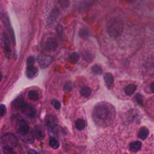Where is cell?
I'll list each match as a JSON object with an SVG mask.
<instances>
[{
    "mask_svg": "<svg viewBox=\"0 0 154 154\" xmlns=\"http://www.w3.org/2000/svg\"><path fill=\"white\" fill-rule=\"evenodd\" d=\"M124 28L123 22L121 19L114 17L110 19L106 26V31L112 37H118L122 35Z\"/></svg>",
    "mask_w": 154,
    "mask_h": 154,
    "instance_id": "1",
    "label": "cell"
},
{
    "mask_svg": "<svg viewBox=\"0 0 154 154\" xmlns=\"http://www.w3.org/2000/svg\"><path fill=\"white\" fill-rule=\"evenodd\" d=\"M14 106L19 109L24 114L29 117H33L36 113V109L34 105L26 102L22 98H17L14 101Z\"/></svg>",
    "mask_w": 154,
    "mask_h": 154,
    "instance_id": "2",
    "label": "cell"
},
{
    "mask_svg": "<svg viewBox=\"0 0 154 154\" xmlns=\"http://www.w3.org/2000/svg\"><path fill=\"white\" fill-rule=\"evenodd\" d=\"M109 114L108 107L104 103H99L94 108V114L100 120H105Z\"/></svg>",
    "mask_w": 154,
    "mask_h": 154,
    "instance_id": "3",
    "label": "cell"
},
{
    "mask_svg": "<svg viewBox=\"0 0 154 154\" xmlns=\"http://www.w3.org/2000/svg\"><path fill=\"white\" fill-rule=\"evenodd\" d=\"M2 41L3 50L5 55L8 58H10L11 55V41L9 35L7 34V32L4 30L2 31Z\"/></svg>",
    "mask_w": 154,
    "mask_h": 154,
    "instance_id": "4",
    "label": "cell"
},
{
    "mask_svg": "<svg viewBox=\"0 0 154 154\" xmlns=\"http://www.w3.org/2000/svg\"><path fill=\"white\" fill-rule=\"evenodd\" d=\"M3 143L4 144V146H8L10 147H14L17 145L18 140L17 138L12 134L7 133L3 135L2 138Z\"/></svg>",
    "mask_w": 154,
    "mask_h": 154,
    "instance_id": "5",
    "label": "cell"
},
{
    "mask_svg": "<svg viewBox=\"0 0 154 154\" xmlns=\"http://www.w3.org/2000/svg\"><path fill=\"white\" fill-rule=\"evenodd\" d=\"M17 132L20 135H23L29 132V126L26 120L20 119L19 121L17 123Z\"/></svg>",
    "mask_w": 154,
    "mask_h": 154,
    "instance_id": "6",
    "label": "cell"
},
{
    "mask_svg": "<svg viewBox=\"0 0 154 154\" xmlns=\"http://www.w3.org/2000/svg\"><path fill=\"white\" fill-rule=\"evenodd\" d=\"M37 61L41 68H46L48 67L52 61V58L47 55H40L38 56Z\"/></svg>",
    "mask_w": 154,
    "mask_h": 154,
    "instance_id": "7",
    "label": "cell"
},
{
    "mask_svg": "<svg viewBox=\"0 0 154 154\" xmlns=\"http://www.w3.org/2000/svg\"><path fill=\"white\" fill-rule=\"evenodd\" d=\"M59 15H60L59 10L56 7L53 8L51 11V12L49 13V14L48 17V20H47L48 24L50 25L54 23L59 17Z\"/></svg>",
    "mask_w": 154,
    "mask_h": 154,
    "instance_id": "8",
    "label": "cell"
},
{
    "mask_svg": "<svg viewBox=\"0 0 154 154\" xmlns=\"http://www.w3.org/2000/svg\"><path fill=\"white\" fill-rule=\"evenodd\" d=\"M58 47V43L57 40L54 38H48L45 44V48L46 50L48 51H54Z\"/></svg>",
    "mask_w": 154,
    "mask_h": 154,
    "instance_id": "9",
    "label": "cell"
},
{
    "mask_svg": "<svg viewBox=\"0 0 154 154\" xmlns=\"http://www.w3.org/2000/svg\"><path fill=\"white\" fill-rule=\"evenodd\" d=\"M38 69L33 65L27 66L26 70V75L28 78H32L37 73Z\"/></svg>",
    "mask_w": 154,
    "mask_h": 154,
    "instance_id": "10",
    "label": "cell"
},
{
    "mask_svg": "<svg viewBox=\"0 0 154 154\" xmlns=\"http://www.w3.org/2000/svg\"><path fill=\"white\" fill-rule=\"evenodd\" d=\"M33 134L34 137L38 140H42L45 137V132L43 129L40 127H36L34 129Z\"/></svg>",
    "mask_w": 154,
    "mask_h": 154,
    "instance_id": "11",
    "label": "cell"
},
{
    "mask_svg": "<svg viewBox=\"0 0 154 154\" xmlns=\"http://www.w3.org/2000/svg\"><path fill=\"white\" fill-rule=\"evenodd\" d=\"M103 79L106 84V87L108 88H110L113 84L114 82V78L112 75L109 73H106L103 75Z\"/></svg>",
    "mask_w": 154,
    "mask_h": 154,
    "instance_id": "12",
    "label": "cell"
},
{
    "mask_svg": "<svg viewBox=\"0 0 154 154\" xmlns=\"http://www.w3.org/2000/svg\"><path fill=\"white\" fill-rule=\"evenodd\" d=\"M45 123L47 126L51 129H54L56 127V123L54 117L52 116L49 115L45 119Z\"/></svg>",
    "mask_w": 154,
    "mask_h": 154,
    "instance_id": "13",
    "label": "cell"
},
{
    "mask_svg": "<svg viewBox=\"0 0 154 154\" xmlns=\"http://www.w3.org/2000/svg\"><path fill=\"white\" fill-rule=\"evenodd\" d=\"M141 146H142V143L141 141H133V142H131L129 144V149L132 152H136L141 149Z\"/></svg>",
    "mask_w": 154,
    "mask_h": 154,
    "instance_id": "14",
    "label": "cell"
},
{
    "mask_svg": "<svg viewBox=\"0 0 154 154\" xmlns=\"http://www.w3.org/2000/svg\"><path fill=\"white\" fill-rule=\"evenodd\" d=\"M136 88H137L136 85L131 84L125 87V88L124 89V91L126 95L130 96V95H132V94H134V93L136 90Z\"/></svg>",
    "mask_w": 154,
    "mask_h": 154,
    "instance_id": "15",
    "label": "cell"
},
{
    "mask_svg": "<svg viewBox=\"0 0 154 154\" xmlns=\"http://www.w3.org/2000/svg\"><path fill=\"white\" fill-rule=\"evenodd\" d=\"M20 136L22 140L25 143H32L34 140V136L33 133L31 134V132H29L27 134H25L23 135H20Z\"/></svg>",
    "mask_w": 154,
    "mask_h": 154,
    "instance_id": "16",
    "label": "cell"
},
{
    "mask_svg": "<svg viewBox=\"0 0 154 154\" xmlns=\"http://www.w3.org/2000/svg\"><path fill=\"white\" fill-rule=\"evenodd\" d=\"M149 134V132L148 129L146 127H143L139 131L137 135H138V137L140 138V139L144 140L148 137Z\"/></svg>",
    "mask_w": 154,
    "mask_h": 154,
    "instance_id": "17",
    "label": "cell"
},
{
    "mask_svg": "<svg viewBox=\"0 0 154 154\" xmlns=\"http://www.w3.org/2000/svg\"><path fill=\"white\" fill-rule=\"evenodd\" d=\"M28 97L31 100H37L39 98V93L36 90H30L28 94Z\"/></svg>",
    "mask_w": 154,
    "mask_h": 154,
    "instance_id": "18",
    "label": "cell"
},
{
    "mask_svg": "<svg viewBox=\"0 0 154 154\" xmlns=\"http://www.w3.org/2000/svg\"><path fill=\"white\" fill-rule=\"evenodd\" d=\"M75 127L79 131H81L84 129L85 127V121L82 119H77V120L75 122Z\"/></svg>",
    "mask_w": 154,
    "mask_h": 154,
    "instance_id": "19",
    "label": "cell"
},
{
    "mask_svg": "<svg viewBox=\"0 0 154 154\" xmlns=\"http://www.w3.org/2000/svg\"><path fill=\"white\" fill-rule=\"evenodd\" d=\"M49 146L54 149H57L60 146V143L57 139L54 137L50 138L49 140Z\"/></svg>",
    "mask_w": 154,
    "mask_h": 154,
    "instance_id": "20",
    "label": "cell"
},
{
    "mask_svg": "<svg viewBox=\"0 0 154 154\" xmlns=\"http://www.w3.org/2000/svg\"><path fill=\"white\" fill-rule=\"evenodd\" d=\"M79 60V55L76 52L71 54L69 57V60L72 63H76Z\"/></svg>",
    "mask_w": 154,
    "mask_h": 154,
    "instance_id": "21",
    "label": "cell"
},
{
    "mask_svg": "<svg viewBox=\"0 0 154 154\" xmlns=\"http://www.w3.org/2000/svg\"><path fill=\"white\" fill-rule=\"evenodd\" d=\"M91 71L95 75H99L102 73V67L98 64H94L91 67Z\"/></svg>",
    "mask_w": 154,
    "mask_h": 154,
    "instance_id": "22",
    "label": "cell"
},
{
    "mask_svg": "<svg viewBox=\"0 0 154 154\" xmlns=\"http://www.w3.org/2000/svg\"><path fill=\"white\" fill-rule=\"evenodd\" d=\"M91 90L90 87H84L81 90V94L82 96L87 97L91 94Z\"/></svg>",
    "mask_w": 154,
    "mask_h": 154,
    "instance_id": "23",
    "label": "cell"
},
{
    "mask_svg": "<svg viewBox=\"0 0 154 154\" xmlns=\"http://www.w3.org/2000/svg\"><path fill=\"white\" fill-rule=\"evenodd\" d=\"M79 35L81 37H86L90 35V31L87 28H81L79 32Z\"/></svg>",
    "mask_w": 154,
    "mask_h": 154,
    "instance_id": "24",
    "label": "cell"
},
{
    "mask_svg": "<svg viewBox=\"0 0 154 154\" xmlns=\"http://www.w3.org/2000/svg\"><path fill=\"white\" fill-rule=\"evenodd\" d=\"M3 152L4 154H17L15 151L13 150L12 147L4 146H3Z\"/></svg>",
    "mask_w": 154,
    "mask_h": 154,
    "instance_id": "25",
    "label": "cell"
},
{
    "mask_svg": "<svg viewBox=\"0 0 154 154\" xmlns=\"http://www.w3.org/2000/svg\"><path fill=\"white\" fill-rule=\"evenodd\" d=\"M51 103L56 109H59L61 106L60 102L57 99H52L51 100Z\"/></svg>",
    "mask_w": 154,
    "mask_h": 154,
    "instance_id": "26",
    "label": "cell"
},
{
    "mask_svg": "<svg viewBox=\"0 0 154 154\" xmlns=\"http://www.w3.org/2000/svg\"><path fill=\"white\" fill-rule=\"evenodd\" d=\"M58 1H59L60 5L64 8H67L70 5L69 0H58Z\"/></svg>",
    "mask_w": 154,
    "mask_h": 154,
    "instance_id": "27",
    "label": "cell"
},
{
    "mask_svg": "<svg viewBox=\"0 0 154 154\" xmlns=\"http://www.w3.org/2000/svg\"><path fill=\"white\" fill-rule=\"evenodd\" d=\"M35 62V58L33 56H29L26 60V64L27 66H31L34 64Z\"/></svg>",
    "mask_w": 154,
    "mask_h": 154,
    "instance_id": "28",
    "label": "cell"
},
{
    "mask_svg": "<svg viewBox=\"0 0 154 154\" xmlns=\"http://www.w3.org/2000/svg\"><path fill=\"white\" fill-rule=\"evenodd\" d=\"M72 84L70 81H69L67 82L66 83V84L64 86V90L65 91H69L70 90H72Z\"/></svg>",
    "mask_w": 154,
    "mask_h": 154,
    "instance_id": "29",
    "label": "cell"
},
{
    "mask_svg": "<svg viewBox=\"0 0 154 154\" xmlns=\"http://www.w3.org/2000/svg\"><path fill=\"white\" fill-rule=\"evenodd\" d=\"M6 112V106L4 104H1L0 106V114L1 116L2 117Z\"/></svg>",
    "mask_w": 154,
    "mask_h": 154,
    "instance_id": "30",
    "label": "cell"
},
{
    "mask_svg": "<svg viewBox=\"0 0 154 154\" xmlns=\"http://www.w3.org/2000/svg\"><path fill=\"white\" fill-rule=\"evenodd\" d=\"M83 58L84 59H85V60H89V61H91L92 60V56L89 53H85L83 54Z\"/></svg>",
    "mask_w": 154,
    "mask_h": 154,
    "instance_id": "31",
    "label": "cell"
},
{
    "mask_svg": "<svg viewBox=\"0 0 154 154\" xmlns=\"http://www.w3.org/2000/svg\"><path fill=\"white\" fill-rule=\"evenodd\" d=\"M135 97H136V99H137V102L139 104H142L143 103V99H142V96L141 95H140V94H138L136 95Z\"/></svg>",
    "mask_w": 154,
    "mask_h": 154,
    "instance_id": "32",
    "label": "cell"
},
{
    "mask_svg": "<svg viewBox=\"0 0 154 154\" xmlns=\"http://www.w3.org/2000/svg\"><path fill=\"white\" fill-rule=\"evenodd\" d=\"M150 88L151 91L154 93V81H153V82H152L150 84Z\"/></svg>",
    "mask_w": 154,
    "mask_h": 154,
    "instance_id": "33",
    "label": "cell"
},
{
    "mask_svg": "<svg viewBox=\"0 0 154 154\" xmlns=\"http://www.w3.org/2000/svg\"><path fill=\"white\" fill-rule=\"evenodd\" d=\"M28 154H37V153L35 150H29L28 152Z\"/></svg>",
    "mask_w": 154,
    "mask_h": 154,
    "instance_id": "34",
    "label": "cell"
},
{
    "mask_svg": "<svg viewBox=\"0 0 154 154\" xmlns=\"http://www.w3.org/2000/svg\"><path fill=\"white\" fill-rule=\"evenodd\" d=\"M128 1H129V2H134L135 0H127Z\"/></svg>",
    "mask_w": 154,
    "mask_h": 154,
    "instance_id": "35",
    "label": "cell"
}]
</instances>
